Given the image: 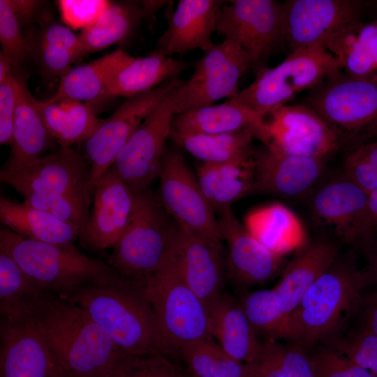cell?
I'll list each match as a JSON object with an SVG mask.
<instances>
[{"label": "cell", "instance_id": "obj_1", "mask_svg": "<svg viewBox=\"0 0 377 377\" xmlns=\"http://www.w3.org/2000/svg\"><path fill=\"white\" fill-rule=\"evenodd\" d=\"M69 298L89 315L124 355L166 356L142 283L119 276L82 286Z\"/></svg>", "mask_w": 377, "mask_h": 377}, {"label": "cell", "instance_id": "obj_2", "mask_svg": "<svg viewBox=\"0 0 377 377\" xmlns=\"http://www.w3.org/2000/svg\"><path fill=\"white\" fill-rule=\"evenodd\" d=\"M34 315L66 376L109 377L126 355L83 309L71 302L50 296Z\"/></svg>", "mask_w": 377, "mask_h": 377}, {"label": "cell", "instance_id": "obj_3", "mask_svg": "<svg viewBox=\"0 0 377 377\" xmlns=\"http://www.w3.org/2000/svg\"><path fill=\"white\" fill-rule=\"evenodd\" d=\"M0 249L45 291L69 296L86 285L119 277L109 265L87 256L74 244L56 245L27 239L0 228Z\"/></svg>", "mask_w": 377, "mask_h": 377}, {"label": "cell", "instance_id": "obj_4", "mask_svg": "<svg viewBox=\"0 0 377 377\" xmlns=\"http://www.w3.org/2000/svg\"><path fill=\"white\" fill-rule=\"evenodd\" d=\"M143 287L155 313L166 356L179 355L189 342L212 337L208 311L184 280L174 239L162 265L145 280Z\"/></svg>", "mask_w": 377, "mask_h": 377}, {"label": "cell", "instance_id": "obj_5", "mask_svg": "<svg viewBox=\"0 0 377 377\" xmlns=\"http://www.w3.org/2000/svg\"><path fill=\"white\" fill-rule=\"evenodd\" d=\"M175 222L157 193L148 188L135 193L126 228L109 258L121 276L145 283L162 265L174 239Z\"/></svg>", "mask_w": 377, "mask_h": 377}, {"label": "cell", "instance_id": "obj_6", "mask_svg": "<svg viewBox=\"0 0 377 377\" xmlns=\"http://www.w3.org/2000/svg\"><path fill=\"white\" fill-rule=\"evenodd\" d=\"M366 271L336 261L305 293L289 316L290 340L301 346L330 335L344 313L361 301L368 284Z\"/></svg>", "mask_w": 377, "mask_h": 377}, {"label": "cell", "instance_id": "obj_7", "mask_svg": "<svg viewBox=\"0 0 377 377\" xmlns=\"http://www.w3.org/2000/svg\"><path fill=\"white\" fill-rule=\"evenodd\" d=\"M314 110L340 144L356 147L377 140V82L340 71L309 91L305 104Z\"/></svg>", "mask_w": 377, "mask_h": 377}, {"label": "cell", "instance_id": "obj_8", "mask_svg": "<svg viewBox=\"0 0 377 377\" xmlns=\"http://www.w3.org/2000/svg\"><path fill=\"white\" fill-rule=\"evenodd\" d=\"M340 71L338 60L323 45L299 48L276 66L257 71L254 80L230 98L265 117Z\"/></svg>", "mask_w": 377, "mask_h": 377}, {"label": "cell", "instance_id": "obj_9", "mask_svg": "<svg viewBox=\"0 0 377 377\" xmlns=\"http://www.w3.org/2000/svg\"><path fill=\"white\" fill-rule=\"evenodd\" d=\"M217 31L236 43L256 71L285 43L283 3L275 0L225 1Z\"/></svg>", "mask_w": 377, "mask_h": 377}, {"label": "cell", "instance_id": "obj_10", "mask_svg": "<svg viewBox=\"0 0 377 377\" xmlns=\"http://www.w3.org/2000/svg\"><path fill=\"white\" fill-rule=\"evenodd\" d=\"M157 195L173 220L209 244L223 249L214 212L181 152L165 147Z\"/></svg>", "mask_w": 377, "mask_h": 377}, {"label": "cell", "instance_id": "obj_11", "mask_svg": "<svg viewBox=\"0 0 377 377\" xmlns=\"http://www.w3.org/2000/svg\"><path fill=\"white\" fill-rule=\"evenodd\" d=\"M179 87L165 96L149 113L111 166L135 193L150 188L158 177L165 142L170 138L172 121L177 114Z\"/></svg>", "mask_w": 377, "mask_h": 377}, {"label": "cell", "instance_id": "obj_12", "mask_svg": "<svg viewBox=\"0 0 377 377\" xmlns=\"http://www.w3.org/2000/svg\"><path fill=\"white\" fill-rule=\"evenodd\" d=\"M184 82L176 77L149 91L126 98L110 117L103 119L96 131L84 142L93 193L98 181L145 117L165 96Z\"/></svg>", "mask_w": 377, "mask_h": 377}, {"label": "cell", "instance_id": "obj_13", "mask_svg": "<svg viewBox=\"0 0 377 377\" xmlns=\"http://www.w3.org/2000/svg\"><path fill=\"white\" fill-rule=\"evenodd\" d=\"M251 68L244 52L224 39L195 61L190 78L178 88L177 114L230 98L242 77Z\"/></svg>", "mask_w": 377, "mask_h": 377}, {"label": "cell", "instance_id": "obj_14", "mask_svg": "<svg viewBox=\"0 0 377 377\" xmlns=\"http://www.w3.org/2000/svg\"><path fill=\"white\" fill-rule=\"evenodd\" d=\"M34 311L1 317L0 377H66Z\"/></svg>", "mask_w": 377, "mask_h": 377}, {"label": "cell", "instance_id": "obj_15", "mask_svg": "<svg viewBox=\"0 0 377 377\" xmlns=\"http://www.w3.org/2000/svg\"><path fill=\"white\" fill-rule=\"evenodd\" d=\"M267 144L281 151L325 160L340 142L323 119L304 104L285 105L265 117Z\"/></svg>", "mask_w": 377, "mask_h": 377}, {"label": "cell", "instance_id": "obj_16", "mask_svg": "<svg viewBox=\"0 0 377 377\" xmlns=\"http://www.w3.org/2000/svg\"><path fill=\"white\" fill-rule=\"evenodd\" d=\"M90 166L71 147L60 146L56 152L43 156L13 172L0 171V181L15 190L30 188L71 196L89 204L93 200Z\"/></svg>", "mask_w": 377, "mask_h": 377}, {"label": "cell", "instance_id": "obj_17", "mask_svg": "<svg viewBox=\"0 0 377 377\" xmlns=\"http://www.w3.org/2000/svg\"><path fill=\"white\" fill-rule=\"evenodd\" d=\"M284 8V39L292 52L323 45L332 35L359 21L362 2L355 0H288Z\"/></svg>", "mask_w": 377, "mask_h": 377}, {"label": "cell", "instance_id": "obj_18", "mask_svg": "<svg viewBox=\"0 0 377 377\" xmlns=\"http://www.w3.org/2000/svg\"><path fill=\"white\" fill-rule=\"evenodd\" d=\"M369 193L345 176L317 191L311 203L316 223L346 242L373 240L368 216Z\"/></svg>", "mask_w": 377, "mask_h": 377}, {"label": "cell", "instance_id": "obj_19", "mask_svg": "<svg viewBox=\"0 0 377 377\" xmlns=\"http://www.w3.org/2000/svg\"><path fill=\"white\" fill-rule=\"evenodd\" d=\"M218 232L228 246L226 276L242 287L272 279L281 264L279 256L258 242L239 222L231 207L219 214Z\"/></svg>", "mask_w": 377, "mask_h": 377}, {"label": "cell", "instance_id": "obj_20", "mask_svg": "<svg viewBox=\"0 0 377 377\" xmlns=\"http://www.w3.org/2000/svg\"><path fill=\"white\" fill-rule=\"evenodd\" d=\"M135 194L110 167L94 189L93 209L78 236L82 243L97 251L112 248L128 223Z\"/></svg>", "mask_w": 377, "mask_h": 377}, {"label": "cell", "instance_id": "obj_21", "mask_svg": "<svg viewBox=\"0 0 377 377\" xmlns=\"http://www.w3.org/2000/svg\"><path fill=\"white\" fill-rule=\"evenodd\" d=\"M323 161L287 154L263 145L255 150L251 193L283 198L300 197L308 193L320 179Z\"/></svg>", "mask_w": 377, "mask_h": 377}, {"label": "cell", "instance_id": "obj_22", "mask_svg": "<svg viewBox=\"0 0 377 377\" xmlns=\"http://www.w3.org/2000/svg\"><path fill=\"white\" fill-rule=\"evenodd\" d=\"M174 245L185 281L209 311L223 293L227 277L223 249L209 244L176 222Z\"/></svg>", "mask_w": 377, "mask_h": 377}, {"label": "cell", "instance_id": "obj_23", "mask_svg": "<svg viewBox=\"0 0 377 377\" xmlns=\"http://www.w3.org/2000/svg\"><path fill=\"white\" fill-rule=\"evenodd\" d=\"M225 1L180 0L167 17L168 27L152 53L165 57L200 49L204 53L216 44L212 36L217 31L218 15Z\"/></svg>", "mask_w": 377, "mask_h": 377}, {"label": "cell", "instance_id": "obj_24", "mask_svg": "<svg viewBox=\"0 0 377 377\" xmlns=\"http://www.w3.org/2000/svg\"><path fill=\"white\" fill-rule=\"evenodd\" d=\"M172 130L187 133H225L250 131L263 145L267 144L265 117L246 105L228 98L225 102L176 114Z\"/></svg>", "mask_w": 377, "mask_h": 377}, {"label": "cell", "instance_id": "obj_25", "mask_svg": "<svg viewBox=\"0 0 377 377\" xmlns=\"http://www.w3.org/2000/svg\"><path fill=\"white\" fill-rule=\"evenodd\" d=\"M338 248L320 241L304 249L286 266L273 288L281 311L289 318L305 293L337 261Z\"/></svg>", "mask_w": 377, "mask_h": 377}, {"label": "cell", "instance_id": "obj_26", "mask_svg": "<svg viewBox=\"0 0 377 377\" xmlns=\"http://www.w3.org/2000/svg\"><path fill=\"white\" fill-rule=\"evenodd\" d=\"M34 98L25 83L21 87L15 114L10 155L1 171H18L42 155L55 140L34 105Z\"/></svg>", "mask_w": 377, "mask_h": 377}, {"label": "cell", "instance_id": "obj_27", "mask_svg": "<svg viewBox=\"0 0 377 377\" xmlns=\"http://www.w3.org/2000/svg\"><path fill=\"white\" fill-rule=\"evenodd\" d=\"M323 46L338 60L346 75L377 82L376 20L351 24L329 37Z\"/></svg>", "mask_w": 377, "mask_h": 377}, {"label": "cell", "instance_id": "obj_28", "mask_svg": "<svg viewBox=\"0 0 377 377\" xmlns=\"http://www.w3.org/2000/svg\"><path fill=\"white\" fill-rule=\"evenodd\" d=\"M188 66L184 61L159 54L142 57L127 54L110 79L108 98H128L145 93L178 77Z\"/></svg>", "mask_w": 377, "mask_h": 377}, {"label": "cell", "instance_id": "obj_29", "mask_svg": "<svg viewBox=\"0 0 377 377\" xmlns=\"http://www.w3.org/2000/svg\"><path fill=\"white\" fill-rule=\"evenodd\" d=\"M211 334L233 359L248 363L254 360L261 342L239 302L223 293L209 310Z\"/></svg>", "mask_w": 377, "mask_h": 377}, {"label": "cell", "instance_id": "obj_30", "mask_svg": "<svg viewBox=\"0 0 377 377\" xmlns=\"http://www.w3.org/2000/svg\"><path fill=\"white\" fill-rule=\"evenodd\" d=\"M243 224L258 242L281 256L305 242L306 233L302 222L292 210L281 203L250 211Z\"/></svg>", "mask_w": 377, "mask_h": 377}, {"label": "cell", "instance_id": "obj_31", "mask_svg": "<svg viewBox=\"0 0 377 377\" xmlns=\"http://www.w3.org/2000/svg\"><path fill=\"white\" fill-rule=\"evenodd\" d=\"M0 220L3 226L27 239L56 245L74 244L80 230L24 201L0 200Z\"/></svg>", "mask_w": 377, "mask_h": 377}, {"label": "cell", "instance_id": "obj_32", "mask_svg": "<svg viewBox=\"0 0 377 377\" xmlns=\"http://www.w3.org/2000/svg\"><path fill=\"white\" fill-rule=\"evenodd\" d=\"M253 160L225 163H202L197 170L201 191L213 209L220 214L235 201L252 192Z\"/></svg>", "mask_w": 377, "mask_h": 377}, {"label": "cell", "instance_id": "obj_33", "mask_svg": "<svg viewBox=\"0 0 377 377\" xmlns=\"http://www.w3.org/2000/svg\"><path fill=\"white\" fill-rule=\"evenodd\" d=\"M127 53L117 50L89 63L71 68L61 78L52 103L68 99L98 102L108 98L110 79Z\"/></svg>", "mask_w": 377, "mask_h": 377}, {"label": "cell", "instance_id": "obj_34", "mask_svg": "<svg viewBox=\"0 0 377 377\" xmlns=\"http://www.w3.org/2000/svg\"><path fill=\"white\" fill-rule=\"evenodd\" d=\"M34 102L48 131L60 146L84 142L103 121L87 103L68 99L52 103L35 98Z\"/></svg>", "mask_w": 377, "mask_h": 377}, {"label": "cell", "instance_id": "obj_35", "mask_svg": "<svg viewBox=\"0 0 377 377\" xmlns=\"http://www.w3.org/2000/svg\"><path fill=\"white\" fill-rule=\"evenodd\" d=\"M170 138L191 155L207 163L253 160V134L249 131L225 133H187L171 129Z\"/></svg>", "mask_w": 377, "mask_h": 377}, {"label": "cell", "instance_id": "obj_36", "mask_svg": "<svg viewBox=\"0 0 377 377\" xmlns=\"http://www.w3.org/2000/svg\"><path fill=\"white\" fill-rule=\"evenodd\" d=\"M142 17V6L128 1L111 2L93 24L78 34L84 54L121 43Z\"/></svg>", "mask_w": 377, "mask_h": 377}, {"label": "cell", "instance_id": "obj_37", "mask_svg": "<svg viewBox=\"0 0 377 377\" xmlns=\"http://www.w3.org/2000/svg\"><path fill=\"white\" fill-rule=\"evenodd\" d=\"M51 296L0 249V313L1 317L34 311Z\"/></svg>", "mask_w": 377, "mask_h": 377}, {"label": "cell", "instance_id": "obj_38", "mask_svg": "<svg viewBox=\"0 0 377 377\" xmlns=\"http://www.w3.org/2000/svg\"><path fill=\"white\" fill-rule=\"evenodd\" d=\"M246 365L249 377H314L302 346L274 339L261 343L256 357Z\"/></svg>", "mask_w": 377, "mask_h": 377}, {"label": "cell", "instance_id": "obj_39", "mask_svg": "<svg viewBox=\"0 0 377 377\" xmlns=\"http://www.w3.org/2000/svg\"><path fill=\"white\" fill-rule=\"evenodd\" d=\"M178 356L192 377H249L246 364L227 355L212 337L185 344Z\"/></svg>", "mask_w": 377, "mask_h": 377}, {"label": "cell", "instance_id": "obj_40", "mask_svg": "<svg viewBox=\"0 0 377 377\" xmlns=\"http://www.w3.org/2000/svg\"><path fill=\"white\" fill-rule=\"evenodd\" d=\"M84 55L78 35L68 27L54 23L43 31L38 53L43 75L61 78Z\"/></svg>", "mask_w": 377, "mask_h": 377}, {"label": "cell", "instance_id": "obj_41", "mask_svg": "<svg viewBox=\"0 0 377 377\" xmlns=\"http://www.w3.org/2000/svg\"><path fill=\"white\" fill-rule=\"evenodd\" d=\"M238 302L256 333L267 339H290L289 318L281 311L274 289L244 293Z\"/></svg>", "mask_w": 377, "mask_h": 377}, {"label": "cell", "instance_id": "obj_42", "mask_svg": "<svg viewBox=\"0 0 377 377\" xmlns=\"http://www.w3.org/2000/svg\"><path fill=\"white\" fill-rule=\"evenodd\" d=\"M24 202L77 228H83L89 219L90 204L80 199L51 191L20 188Z\"/></svg>", "mask_w": 377, "mask_h": 377}, {"label": "cell", "instance_id": "obj_43", "mask_svg": "<svg viewBox=\"0 0 377 377\" xmlns=\"http://www.w3.org/2000/svg\"><path fill=\"white\" fill-rule=\"evenodd\" d=\"M109 377H192L158 353L124 355Z\"/></svg>", "mask_w": 377, "mask_h": 377}, {"label": "cell", "instance_id": "obj_44", "mask_svg": "<svg viewBox=\"0 0 377 377\" xmlns=\"http://www.w3.org/2000/svg\"><path fill=\"white\" fill-rule=\"evenodd\" d=\"M309 357L314 377H376L334 350L323 349Z\"/></svg>", "mask_w": 377, "mask_h": 377}, {"label": "cell", "instance_id": "obj_45", "mask_svg": "<svg viewBox=\"0 0 377 377\" xmlns=\"http://www.w3.org/2000/svg\"><path fill=\"white\" fill-rule=\"evenodd\" d=\"M1 52L11 67H16L23 60L26 43L20 31V22L7 0H0Z\"/></svg>", "mask_w": 377, "mask_h": 377}, {"label": "cell", "instance_id": "obj_46", "mask_svg": "<svg viewBox=\"0 0 377 377\" xmlns=\"http://www.w3.org/2000/svg\"><path fill=\"white\" fill-rule=\"evenodd\" d=\"M339 352L377 377V335L364 327L339 346Z\"/></svg>", "mask_w": 377, "mask_h": 377}, {"label": "cell", "instance_id": "obj_47", "mask_svg": "<svg viewBox=\"0 0 377 377\" xmlns=\"http://www.w3.org/2000/svg\"><path fill=\"white\" fill-rule=\"evenodd\" d=\"M110 1L106 0H59L58 8L67 27L85 29L93 24Z\"/></svg>", "mask_w": 377, "mask_h": 377}, {"label": "cell", "instance_id": "obj_48", "mask_svg": "<svg viewBox=\"0 0 377 377\" xmlns=\"http://www.w3.org/2000/svg\"><path fill=\"white\" fill-rule=\"evenodd\" d=\"M21 81L11 73L0 84V144L11 142Z\"/></svg>", "mask_w": 377, "mask_h": 377}, {"label": "cell", "instance_id": "obj_49", "mask_svg": "<svg viewBox=\"0 0 377 377\" xmlns=\"http://www.w3.org/2000/svg\"><path fill=\"white\" fill-rule=\"evenodd\" d=\"M347 177L368 193L377 189V166L346 157L344 163Z\"/></svg>", "mask_w": 377, "mask_h": 377}, {"label": "cell", "instance_id": "obj_50", "mask_svg": "<svg viewBox=\"0 0 377 377\" xmlns=\"http://www.w3.org/2000/svg\"><path fill=\"white\" fill-rule=\"evenodd\" d=\"M363 308V327L377 335V290L361 299Z\"/></svg>", "mask_w": 377, "mask_h": 377}, {"label": "cell", "instance_id": "obj_51", "mask_svg": "<svg viewBox=\"0 0 377 377\" xmlns=\"http://www.w3.org/2000/svg\"><path fill=\"white\" fill-rule=\"evenodd\" d=\"M347 157L377 166V140L356 147L351 150Z\"/></svg>", "mask_w": 377, "mask_h": 377}, {"label": "cell", "instance_id": "obj_52", "mask_svg": "<svg viewBox=\"0 0 377 377\" xmlns=\"http://www.w3.org/2000/svg\"><path fill=\"white\" fill-rule=\"evenodd\" d=\"M7 2L19 22L31 19L41 3L34 0H7Z\"/></svg>", "mask_w": 377, "mask_h": 377}, {"label": "cell", "instance_id": "obj_53", "mask_svg": "<svg viewBox=\"0 0 377 377\" xmlns=\"http://www.w3.org/2000/svg\"><path fill=\"white\" fill-rule=\"evenodd\" d=\"M370 244L371 250L369 256V265L366 272L368 275L369 282L377 285V241H372Z\"/></svg>", "mask_w": 377, "mask_h": 377}, {"label": "cell", "instance_id": "obj_54", "mask_svg": "<svg viewBox=\"0 0 377 377\" xmlns=\"http://www.w3.org/2000/svg\"><path fill=\"white\" fill-rule=\"evenodd\" d=\"M10 65L3 55L0 53V84L3 83L12 73Z\"/></svg>", "mask_w": 377, "mask_h": 377}, {"label": "cell", "instance_id": "obj_55", "mask_svg": "<svg viewBox=\"0 0 377 377\" xmlns=\"http://www.w3.org/2000/svg\"><path fill=\"white\" fill-rule=\"evenodd\" d=\"M375 20L377 22V18Z\"/></svg>", "mask_w": 377, "mask_h": 377}, {"label": "cell", "instance_id": "obj_56", "mask_svg": "<svg viewBox=\"0 0 377 377\" xmlns=\"http://www.w3.org/2000/svg\"><path fill=\"white\" fill-rule=\"evenodd\" d=\"M66 377H71V376H66Z\"/></svg>", "mask_w": 377, "mask_h": 377}]
</instances>
